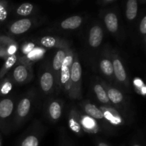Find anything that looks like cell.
<instances>
[{"mask_svg":"<svg viewBox=\"0 0 146 146\" xmlns=\"http://www.w3.org/2000/svg\"><path fill=\"white\" fill-rule=\"evenodd\" d=\"M104 39V31L99 24H95L88 31V42L91 48H96L101 46Z\"/></svg>","mask_w":146,"mask_h":146,"instance_id":"cell-18","label":"cell"},{"mask_svg":"<svg viewBox=\"0 0 146 146\" xmlns=\"http://www.w3.org/2000/svg\"><path fill=\"white\" fill-rule=\"evenodd\" d=\"M46 54V49L41 46H36L29 54L25 56L18 57L17 63L31 66L32 64L41 59Z\"/></svg>","mask_w":146,"mask_h":146,"instance_id":"cell-19","label":"cell"},{"mask_svg":"<svg viewBox=\"0 0 146 146\" xmlns=\"http://www.w3.org/2000/svg\"><path fill=\"white\" fill-rule=\"evenodd\" d=\"M111 56L113 67L114 78L116 80L117 82L123 86L124 87L128 88L130 84L128 74L119 54L115 51H111Z\"/></svg>","mask_w":146,"mask_h":146,"instance_id":"cell-8","label":"cell"},{"mask_svg":"<svg viewBox=\"0 0 146 146\" xmlns=\"http://www.w3.org/2000/svg\"><path fill=\"white\" fill-rule=\"evenodd\" d=\"M104 21L107 30L111 34H115L119 28L118 19L114 11L106 12L104 17Z\"/></svg>","mask_w":146,"mask_h":146,"instance_id":"cell-21","label":"cell"},{"mask_svg":"<svg viewBox=\"0 0 146 146\" xmlns=\"http://www.w3.org/2000/svg\"><path fill=\"white\" fill-rule=\"evenodd\" d=\"M104 115L105 123L113 127H121L125 125V119L119 111L113 106H101L99 107Z\"/></svg>","mask_w":146,"mask_h":146,"instance_id":"cell-10","label":"cell"},{"mask_svg":"<svg viewBox=\"0 0 146 146\" xmlns=\"http://www.w3.org/2000/svg\"><path fill=\"white\" fill-rule=\"evenodd\" d=\"M35 11V6L31 3H23L16 8L15 14L18 17H27L34 14Z\"/></svg>","mask_w":146,"mask_h":146,"instance_id":"cell-26","label":"cell"},{"mask_svg":"<svg viewBox=\"0 0 146 146\" xmlns=\"http://www.w3.org/2000/svg\"><path fill=\"white\" fill-rule=\"evenodd\" d=\"M133 84L135 87V89H136V91H138V92H139L140 90H141V88H142L143 87L145 86L144 85L143 82L142 81V80L140 79V78H136L134 79Z\"/></svg>","mask_w":146,"mask_h":146,"instance_id":"cell-33","label":"cell"},{"mask_svg":"<svg viewBox=\"0 0 146 146\" xmlns=\"http://www.w3.org/2000/svg\"><path fill=\"white\" fill-rule=\"evenodd\" d=\"M64 103L62 100L52 98L48 100L46 107V114L48 121L56 123L59 121L63 114Z\"/></svg>","mask_w":146,"mask_h":146,"instance_id":"cell-11","label":"cell"},{"mask_svg":"<svg viewBox=\"0 0 146 146\" xmlns=\"http://www.w3.org/2000/svg\"><path fill=\"white\" fill-rule=\"evenodd\" d=\"M14 86L12 79L9 74L0 79V97L8 96Z\"/></svg>","mask_w":146,"mask_h":146,"instance_id":"cell-25","label":"cell"},{"mask_svg":"<svg viewBox=\"0 0 146 146\" xmlns=\"http://www.w3.org/2000/svg\"><path fill=\"white\" fill-rule=\"evenodd\" d=\"M116 2V0H101L97 2V4L101 7H106V6L111 5Z\"/></svg>","mask_w":146,"mask_h":146,"instance_id":"cell-34","label":"cell"},{"mask_svg":"<svg viewBox=\"0 0 146 146\" xmlns=\"http://www.w3.org/2000/svg\"><path fill=\"white\" fill-rule=\"evenodd\" d=\"M7 52H8L9 56H12L14 54H17V51H18L19 46L15 41H13L11 44H9L7 46Z\"/></svg>","mask_w":146,"mask_h":146,"instance_id":"cell-30","label":"cell"},{"mask_svg":"<svg viewBox=\"0 0 146 146\" xmlns=\"http://www.w3.org/2000/svg\"><path fill=\"white\" fill-rule=\"evenodd\" d=\"M36 47L35 44L31 41H27L25 42L20 48V52H21V56H25L27 54H29L33 49Z\"/></svg>","mask_w":146,"mask_h":146,"instance_id":"cell-29","label":"cell"},{"mask_svg":"<svg viewBox=\"0 0 146 146\" xmlns=\"http://www.w3.org/2000/svg\"><path fill=\"white\" fill-rule=\"evenodd\" d=\"M145 86H146V85H145Z\"/></svg>","mask_w":146,"mask_h":146,"instance_id":"cell-39","label":"cell"},{"mask_svg":"<svg viewBox=\"0 0 146 146\" xmlns=\"http://www.w3.org/2000/svg\"><path fill=\"white\" fill-rule=\"evenodd\" d=\"M132 146H141V145H140L139 144H138V143H134V144H133Z\"/></svg>","mask_w":146,"mask_h":146,"instance_id":"cell-38","label":"cell"},{"mask_svg":"<svg viewBox=\"0 0 146 146\" xmlns=\"http://www.w3.org/2000/svg\"><path fill=\"white\" fill-rule=\"evenodd\" d=\"M60 146H71L68 143H64L61 144Z\"/></svg>","mask_w":146,"mask_h":146,"instance_id":"cell-37","label":"cell"},{"mask_svg":"<svg viewBox=\"0 0 146 146\" xmlns=\"http://www.w3.org/2000/svg\"><path fill=\"white\" fill-rule=\"evenodd\" d=\"M36 97L35 92L31 91L24 94L17 101L12 123L13 131L19 129L31 118L35 108Z\"/></svg>","mask_w":146,"mask_h":146,"instance_id":"cell-1","label":"cell"},{"mask_svg":"<svg viewBox=\"0 0 146 146\" xmlns=\"http://www.w3.org/2000/svg\"><path fill=\"white\" fill-rule=\"evenodd\" d=\"M96 146H111L108 143L105 142L104 141H101V140H97L96 141Z\"/></svg>","mask_w":146,"mask_h":146,"instance_id":"cell-35","label":"cell"},{"mask_svg":"<svg viewBox=\"0 0 146 146\" xmlns=\"http://www.w3.org/2000/svg\"><path fill=\"white\" fill-rule=\"evenodd\" d=\"M83 17L81 16H71L63 20L60 23V27L64 30H76L79 28L83 24Z\"/></svg>","mask_w":146,"mask_h":146,"instance_id":"cell-22","label":"cell"},{"mask_svg":"<svg viewBox=\"0 0 146 146\" xmlns=\"http://www.w3.org/2000/svg\"><path fill=\"white\" fill-rule=\"evenodd\" d=\"M18 57L19 56L17 54H14V55L9 56L4 61V64L1 66V68H0V79L5 77L9 73V71L15 66L16 64H17Z\"/></svg>","mask_w":146,"mask_h":146,"instance_id":"cell-24","label":"cell"},{"mask_svg":"<svg viewBox=\"0 0 146 146\" xmlns=\"http://www.w3.org/2000/svg\"><path fill=\"white\" fill-rule=\"evenodd\" d=\"M39 86L43 94L49 95L58 91V85L51 68L45 67L39 76Z\"/></svg>","mask_w":146,"mask_h":146,"instance_id":"cell-9","label":"cell"},{"mask_svg":"<svg viewBox=\"0 0 146 146\" xmlns=\"http://www.w3.org/2000/svg\"><path fill=\"white\" fill-rule=\"evenodd\" d=\"M74 54L75 53L71 48L68 50L66 56L65 57L64 62H63L61 74H60L58 91H64L66 94H68V96L69 94L70 88H71L70 77H71V66H72L73 62H74Z\"/></svg>","mask_w":146,"mask_h":146,"instance_id":"cell-5","label":"cell"},{"mask_svg":"<svg viewBox=\"0 0 146 146\" xmlns=\"http://www.w3.org/2000/svg\"><path fill=\"white\" fill-rule=\"evenodd\" d=\"M71 88L68 96L72 99H81L82 97V68L76 53L74 54V62L71 69Z\"/></svg>","mask_w":146,"mask_h":146,"instance_id":"cell-3","label":"cell"},{"mask_svg":"<svg viewBox=\"0 0 146 146\" xmlns=\"http://www.w3.org/2000/svg\"><path fill=\"white\" fill-rule=\"evenodd\" d=\"M16 100L12 96L0 98V132L7 135L12 131Z\"/></svg>","mask_w":146,"mask_h":146,"instance_id":"cell-2","label":"cell"},{"mask_svg":"<svg viewBox=\"0 0 146 146\" xmlns=\"http://www.w3.org/2000/svg\"><path fill=\"white\" fill-rule=\"evenodd\" d=\"M45 133L44 125L36 121L19 138L17 146H39Z\"/></svg>","mask_w":146,"mask_h":146,"instance_id":"cell-4","label":"cell"},{"mask_svg":"<svg viewBox=\"0 0 146 146\" xmlns=\"http://www.w3.org/2000/svg\"><path fill=\"white\" fill-rule=\"evenodd\" d=\"M38 43L41 45V47L44 48H56L59 49V48H70L68 42L66 40L52 36H45L41 37L38 41Z\"/></svg>","mask_w":146,"mask_h":146,"instance_id":"cell-16","label":"cell"},{"mask_svg":"<svg viewBox=\"0 0 146 146\" xmlns=\"http://www.w3.org/2000/svg\"><path fill=\"white\" fill-rule=\"evenodd\" d=\"M0 146H2V138H1V132H0Z\"/></svg>","mask_w":146,"mask_h":146,"instance_id":"cell-36","label":"cell"},{"mask_svg":"<svg viewBox=\"0 0 146 146\" xmlns=\"http://www.w3.org/2000/svg\"><path fill=\"white\" fill-rule=\"evenodd\" d=\"M138 4L137 0H128L125 6V16L129 21L135 19L138 14Z\"/></svg>","mask_w":146,"mask_h":146,"instance_id":"cell-27","label":"cell"},{"mask_svg":"<svg viewBox=\"0 0 146 146\" xmlns=\"http://www.w3.org/2000/svg\"><path fill=\"white\" fill-rule=\"evenodd\" d=\"M9 75L14 84L18 86H23L28 84L34 77L31 66L19 63L13 68L12 72Z\"/></svg>","mask_w":146,"mask_h":146,"instance_id":"cell-7","label":"cell"},{"mask_svg":"<svg viewBox=\"0 0 146 146\" xmlns=\"http://www.w3.org/2000/svg\"><path fill=\"white\" fill-rule=\"evenodd\" d=\"M34 24V21L32 19L21 18L10 23L7 27V30L11 35H21L29 31Z\"/></svg>","mask_w":146,"mask_h":146,"instance_id":"cell-12","label":"cell"},{"mask_svg":"<svg viewBox=\"0 0 146 146\" xmlns=\"http://www.w3.org/2000/svg\"><path fill=\"white\" fill-rule=\"evenodd\" d=\"M82 111L85 115L96 120L97 121H100L102 122H105L104 115L102 111L99 108V107L96 106L95 104H92L90 101H84L80 104Z\"/></svg>","mask_w":146,"mask_h":146,"instance_id":"cell-17","label":"cell"},{"mask_svg":"<svg viewBox=\"0 0 146 146\" xmlns=\"http://www.w3.org/2000/svg\"><path fill=\"white\" fill-rule=\"evenodd\" d=\"M140 32L143 35H146V15L142 19L139 27Z\"/></svg>","mask_w":146,"mask_h":146,"instance_id":"cell-32","label":"cell"},{"mask_svg":"<svg viewBox=\"0 0 146 146\" xmlns=\"http://www.w3.org/2000/svg\"><path fill=\"white\" fill-rule=\"evenodd\" d=\"M81 125L83 132L89 134H97L101 131L98 121L81 113Z\"/></svg>","mask_w":146,"mask_h":146,"instance_id":"cell-20","label":"cell"},{"mask_svg":"<svg viewBox=\"0 0 146 146\" xmlns=\"http://www.w3.org/2000/svg\"><path fill=\"white\" fill-rule=\"evenodd\" d=\"M99 81L106 90L108 99H109L112 106L118 110L122 114L124 112L123 108H125V106L127 105L125 98L122 91H120L115 87L112 86L111 84H108L106 81H104V80H99Z\"/></svg>","mask_w":146,"mask_h":146,"instance_id":"cell-6","label":"cell"},{"mask_svg":"<svg viewBox=\"0 0 146 146\" xmlns=\"http://www.w3.org/2000/svg\"><path fill=\"white\" fill-rule=\"evenodd\" d=\"M68 127L74 133L77 135H82L81 125V112L76 107H71L68 114Z\"/></svg>","mask_w":146,"mask_h":146,"instance_id":"cell-15","label":"cell"},{"mask_svg":"<svg viewBox=\"0 0 146 146\" xmlns=\"http://www.w3.org/2000/svg\"><path fill=\"white\" fill-rule=\"evenodd\" d=\"M93 90L96 96L97 99L100 103L103 104V106H112L109 99H108V95H107L106 90L104 87V86L100 83V81L97 83H94L93 86Z\"/></svg>","mask_w":146,"mask_h":146,"instance_id":"cell-23","label":"cell"},{"mask_svg":"<svg viewBox=\"0 0 146 146\" xmlns=\"http://www.w3.org/2000/svg\"><path fill=\"white\" fill-rule=\"evenodd\" d=\"M70 48H59L57 50L54 55V58L52 60V65H51V69L55 76L56 80L57 85H58V86H59V78H60V74H61V66H62L63 62L66 56L67 53Z\"/></svg>","mask_w":146,"mask_h":146,"instance_id":"cell-14","label":"cell"},{"mask_svg":"<svg viewBox=\"0 0 146 146\" xmlns=\"http://www.w3.org/2000/svg\"><path fill=\"white\" fill-rule=\"evenodd\" d=\"M9 6L7 1L0 0V25L7 21L9 14Z\"/></svg>","mask_w":146,"mask_h":146,"instance_id":"cell-28","label":"cell"},{"mask_svg":"<svg viewBox=\"0 0 146 146\" xmlns=\"http://www.w3.org/2000/svg\"><path fill=\"white\" fill-rule=\"evenodd\" d=\"M9 56L7 52V47L4 45L0 44V58L4 59L5 61L8 57Z\"/></svg>","mask_w":146,"mask_h":146,"instance_id":"cell-31","label":"cell"},{"mask_svg":"<svg viewBox=\"0 0 146 146\" xmlns=\"http://www.w3.org/2000/svg\"><path fill=\"white\" fill-rule=\"evenodd\" d=\"M99 69L103 75L108 78L111 82L115 80L111 51H104V54L101 55L99 60Z\"/></svg>","mask_w":146,"mask_h":146,"instance_id":"cell-13","label":"cell"}]
</instances>
